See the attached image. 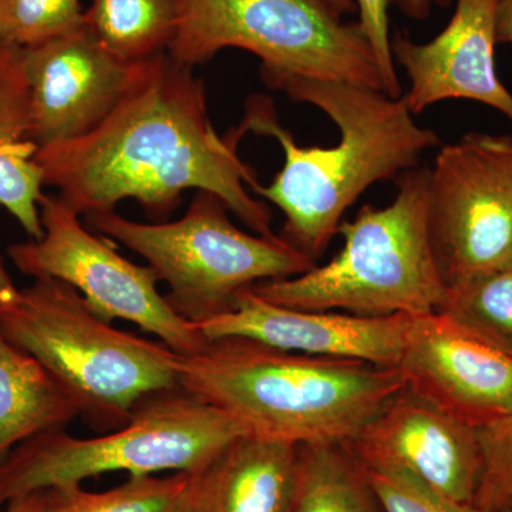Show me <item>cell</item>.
I'll return each instance as SVG.
<instances>
[{
    "instance_id": "1",
    "label": "cell",
    "mask_w": 512,
    "mask_h": 512,
    "mask_svg": "<svg viewBox=\"0 0 512 512\" xmlns=\"http://www.w3.org/2000/svg\"><path fill=\"white\" fill-rule=\"evenodd\" d=\"M238 138L221 137L208 116L204 82L167 52L144 60L133 86L103 123L86 136L39 148L43 183L80 215L114 211L136 200L164 218L187 190L217 195L255 234L272 237L259 184L239 158Z\"/></svg>"
},
{
    "instance_id": "2",
    "label": "cell",
    "mask_w": 512,
    "mask_h": 512,
    "mask_svg": "<svg viewBox=\"0 0 512 512\" xmlns=\"http://www.w3.org/2000/svg\"><path fill=\"white\" fill-rule=\"evenodd\" d=\"M271 87L323 111L339 130L335 147L299 146L279 123L274 101L261 94L249 97L241 126L232 130L238 140L254 133L278 141L284 167L268 187L256 184L252 191L285 215L279 237L318 262L338 235L343 215L367 188L419 167L440 138L416 123L404 96L311 77H285Z\"/></svg>"
},
{
    "instance_id": "3",
    "label": "cell",
    "mask_w": 512,
    "mask_h": 512,
    "mask_svg": "<svg viewBox=\"0 0 512 512\" xmlns=\"http://www.w3.org/2000/svg\"><path fill=\"white\" fill-rule=\"evenodd\" d=\"M183 389L234 417L251 436L350 443L406 386L397 367L212 340L180 357Z\"/></svg>"
},
{
    "instance_id": "4",
    "label": "cell",
    "mask_w": 512,
    "mask_h": 512,
    "mask_svg": "<svg viewBox=\"0 0 512 512\" xmlns=\"http://www.w3.org/2000/svg\"><path fill=\"white\" fill-rule=\"evenodd\" d=\"M397 194L387 207L365 205L343 221L345 245L325 265L251 286L265 301L302 311L352 315L420 316L440 312L448 286L431 245L429 168L396 178Z\"/></svg>"
},
{
    "instance_id": "5",
    "label": "cell",
    "mask_w": 512,
    "mask_h": 512,
    "mask_svg": "<svg viewBox=\"0 0 512 512\" xmlns=\"http://www.w3.org/2000/svg\"><path fill=\"white\" fill-rule=\"evenodd\" d=\"M10 342L42 363L80 416L101 433L120 429L157 394L180 389V355L114 328L72 286L37 278L0 316Z\"/></svg>"
},
{
    "instance_id": "6",
    "label": "cell",
    "mask_w": 512,
    "mask_h": 512,
    "mask_svg": "<svg viewBox=\"0 0 512 512\" xmlns=\"http://www.w3.org/2000/svg\"><path fill=\"white\" fill-rule=\"evenodd\" d=\"M234 417L180 389L150 397L120 429L82 439L64 429L19 444L0 460V507L107 473H198L238 437Z\"/></svg>"
},
{
    "instance_id": "7",
    "label": "cell",
    "mask_w": 512,
    "mask_h": 512,
    "mask_svg": "<svg viewBox=\"0 0 512 512\" xmlns=\"http://www.w3.org/2000/svg\"><path fill=\"white\" fill-rule=\"evenodd\" d=\"M224 202L195 191L180 220L144 224L117 212L84 215L87 227L146 259L165 282L174 311L191 323L229 311L238 293L256 284L293 278L318 262L272 235H252L228 217Z\"/></svg>"
},
{
    "instance_id": "8",
    "label": "cell",
    "mask_w": 512,
    "mask_h": 512,
    "mask_svg": "<svg viewBox=\"0 0 512 512\" xmlns=\"http://www.w3.org/2000/svg\"><path fill=\"white\" fill-rule=\"evenodd\" d=\"M177 28L167 53L194 67L221 50L261 60L269 87L285 77L335 80L383 90L359 22H345L328 0H174Z\"/></svg>"
},
{
    "instance_id": "9",
    "label": "cell",
    "mask_w": 512,
    "mask_h": 512,
    "mask_svg": "<svg viewBox=\"0 0 512 512\" xmlns=\"http://www.w3.org/2000/svg\"><path fill=\"white\" fill-rule=\"evenodd\" d=\"M39 207L42 238L8 248L22 274L72 286L101 319L133 323L177 355H194L204 348L207 340L194 323L178 315L158 292L160 279L151 266L128 261L111 239L84 227L79 212L59 197L43 195Z\"/></svg>"
},
{
    "instance_id": "10",
    "label": "cell",
    "mask_w": 512,
    "mask_h": 512,
    "mask_svg": "<svg viewBox=\"0 0 512 512\" xmlns=\"http://www.w3.org/2000/svg\"><path fill=\"white\" fill-rule=\"evenodd\" d=\"M429 229L448 288L512 264V137L468 133L429 168Z\"/></svg>"
},
{
    "instance_id": "11",
    "label": "cell",
    "mask_w": 512,
    "mask_h": 512,
    "mask_svg": "<svg viewBox=\"0 0 512 512\" xmlns=\"http://www.w3.org/2000/svg\"><path fill=\"white\" fill-rule=\"evenodd\" d=\"M22 56L39 148L77 140L103 123L133 86L141 64L114 56L86 25L22 47Z\"/></svg>"
},
{
    "instance_id": "12",
    "label": "cell",
    "mask_w": 512,
    "mask_h": 512,
    "mask_svg": "<svg viewBox=\"0 0 512 512\" xmlns=\"http://www.w3.org/2000/svg\"><path fill=\"white\" fill-rule=\"evenodd\" d=\"M397 369L406 386L474 429L512 413V355L444 312L413 316Z\"/></svg>"
},
{
    "instance_id": "13",
    "label": "cell",
    "mask_w": 512,
    "mask_h": 512,
    "mask_svg": "<svg viewBox=\"0 0 512 512\" xmlns=\"http://www.w3.org/2000/svg\"><path fill=\"white\" fill-rule=\"evenodd\" d=\"M365 467L396 468L431 490L476 503L483 477L478 431L404 386L348 443Z\"/></svg>"
},
{
    "instance_id": "14",
    "label": "cell",
    "mask_w": 512,
    "mask_h": 512,
    "mask_svg": "<svg viewBox=\"0 0 512 512\" xmlns=\"http://www.w3.org/2000/svg\"><path fill=\"white\" fill-rule=\"evenodd\" d=\"M413 316L372 318L335 311H302L275 305L251 288L239 292L229 311L197 323L207 342L238 338L286 352L360 360L397 367Z\"/></svg>"
},
{
    "instance_id": "15",
    "label": "cell",
    "mask_w": 512,
    "mask_h": 512,
    "mask_svg": "<svg viewBox=\"0 0 512 512\" xmlns=\"http://www.w3.org/2000/svg\"><path fill=\"white\" fill-rule=\"evenodd\" d=\"M500 0H456L446 28L427 43L394 33L392 53L410 82L403 94L414 116L446 100H471L512 121V94L495 69Z\"/></svg>"
},
{
    "instance_id": "16",
    "label": "cell",
    "mask_w": 512,
    "mask_h": 512,
    "mask_svg": "<svg viewBox=\"0 0 512 512\" xmlns=\"http://www.w3.org/2000/svg\"><path fill=\"white\" fill-rule=\"evenodd\" d=\"M299 446L244 434L194 473L190 512H292Z\"/></svg>"
},
{
    "instance_id": "17",
    "label": "cell",
    "mask_w": 512,
    "mask_h": 512,
    "mask_svg": "<svg viewBox=\"0 0 512 512\" xmlns=\"http://www.w3.org/2000/svg\"><path fill=\"white\" fill-rule=\"evenodd\" d=\"M37 151L22 47L0 40V207L30 239L43 235L39 205L45 183Z\"/></svg>"
},
{
    "instance_id": "18",
    "label": "cell",
    "mask_w": 512,
    "mask_h": 512,
    "mask_svg": "<svg viewBox=\"0 0 512 512\" xmlns=\"http://www.w3.org/2000/svg\"><path fill=\"white\" fill-rule=\"evenodd\" d=\"M79 416L42 363L0 330V460L39 434L66 429Z\"/></svg>"
},
{
    "instance_id": "19",
    "label": "cell",
    "mask_w": 512,
    "mask_h": 512,
    "mask_svg": "<svg viewBox=\"0 0 512 512\" xmlns=\"http://www.w3.org/2000/svg\"><path fill=\"white\" fill-rule=\"evenodd\" d=\"M292 512H383L346 443L301 444Z\"/></svg>"
},
{
    "instance_id": "20",
    "label": "cell",
    "mask_w": 512,
    "mask_h": 512,
    "mask_svg": "<svg viewBox=\"0 0 512 512\" xmlns=\"http://www.w3.org/2000/svg\"><path fill=\"white\" fill-rule=\"evenodd\" d=\"M84 20L101 45L127 63L167 52L177 28L174 0H93Z\"/></svg>"
},
{
    "instance_id": "21",
    "label": "cell",
    "mask_w": 512,
    "mask_h": 512,
    "mask_svg": "<svg viewBox=\"0 0 512 512\" xmlns=\"http://www.w3.org/2000/svg\"><path fill=\"white\" fill-rule=\"evenodd\" d=\"M194 473L130 477L111 490L92 493L82 485L46 490L50 512H190Z\"/></svg>"
},
{
    "instance_id": "22",
    "label": "cell",
    "mask_w": 512,
    "mask_h": 512,
    "mask_svg": "<svg viewBox=\"0 0 512 512\" xmlns=\"http://www.w3.org/2000/svg\"><path fill=\"white\" fill-rule=\"evenodd\" d=\"M440 312L512 355V264L450 286Z\"/></svg>"
},
{
    "instance_id": "23",
    "label": "cell",
    "mask_w": 512,
    "mask_h": 512,
    "mask_svg": "<svg viewBox=\"0 0 512 512\" xmlns=\"http://www.w3.org/2000/svg\"><path fill=\"white\" fill-rule=\"evenodd\" d=\"M84 25L82 0H0V40L13 46L39 45Z\"/></svg>"
},
{
    "instance_id": "24",
    "label": "cell",
    "mask_w": 512,
    "mask_h": 512,
    "mask_svg": "<svg viewBox=\"0 0 512 512\" xmlns=\"http://www.w3.org/2000/svg\"><path fill=\"white\" fill-rule=\"evenodd\" d=\"M477 431L483 477L474 505L483 512H500L512 507V413Z\"/></svg>"
},
{
    "instance_id": "25",
    "label": "cell",
    "mask_w": 512,
    "mask_h": 512,
    "mask_svg": "<svg viewBox=\"0 0 512 512\" xmlns=\"http://www.w3.org/2000/svg\"><path fill=\"white\" fill-rule=\"evenodd\" d=\"M363 470L383 512H483L476 505L444 497L406 471L365 466Z\"/></svg>"
},
{
    "instance_id": "26",
    "label": "cell",
    "mask_w": 512,
    "mask_h": 512,
    "mask_svg": "<svg viewBox=\"0 0 512 512\" xmlns=\"http://www.w3.org/2000/svg\"><path fill=\"white\" fill-rule=\"evenodd\" d=\"M359 10L360 28L363 29L373 55H375L383 90L387 96L400 97L402 84L396 72L392 53V36H390L389 0H353Z\"/></svg>"
},
{
    "instance_id": "27",
    "label": "cell",
    "mask_w": 512,
    "mask_h": 512,
    "mask_svg": "<svg viewBox=\"0 0 512 512\" xmlns=\"http://www.w3.org/2000/svg\"><path fill=\"white\" fill-rule=\"evenodd\" d=\"M390 5L399 8L403 15L414 20H426L429 18L433 6L447 8L451 0H389Z\"/></svg>"
},
{
    "instance_id": "28",
    "label": "cell",
    "mask_w": 512,
    "mask_h": 512,
    "mask_svg": "<svg viewBox=\"0 0 512 512\" xmlns=\"http://www.w3.org/2000/svg\"><path fill=\"white\" fill-rule=\"evenodd\" d=\"M22 289L15 285L0 259V316L12 311L20 301Z\"/></svg>"
},
{
    "instance_id": "29",
    "label": "cell",
    "mask_w": 512,
    "mask_h": 512,
    "mask_svg": "<svg viewBox=\"0 0 512 512\" xmlns=\"http://www.w3.org/2000/svg\"><path fill=\"white\" fill-rule=\"evenodd\" d=\"M3 512H50L49 495L47 491L23 495L6 504V510Z\"/></svg>"
},
{
    "instance_id": "30",
    "label": "cell",
    "mask_w": 512,
    "mask_h": 512,
    "mask_svg": "<svg viewBox=\"0 0 512 512\" xmlns=\"http://www.w3.org/2000/svg\"><path fill=\"white\" fill-rule=\"evenodd\" d=\"M497 43L498 45H512V0L498 2Z\"/></svg>"
},
{
    "instance_id": "31",
    "label": "cell",
    "mask_w": 512,
    "mask_h": 512,
    "mask_svg": "<svg viewBox=\"0 0 512 512\" xmlns=\"http://www.w3.org/2000/svg\"><path fill=\"white\" fill-rule=\"evenodd\" d=\"M330 5L333 6L340 15H345V13L353 12L356 9L355 2L353 0H328Z\"/></svg>"
},
{
    "instance_id": "32",
    "label": "cell",
    "mask_w": 512,
    "mask_h": 512,
    "mask_svg": "<svg viewBox=\"0 0 512 512\" xmlns=\"http://www.w3.org/2000/svg\"><path fill=\"white\" fill-rule=\"evenodd\" d=\"M500 512H512V507H510V508H505V510L500 511Z\"/></svg>"
}]
</instances>
